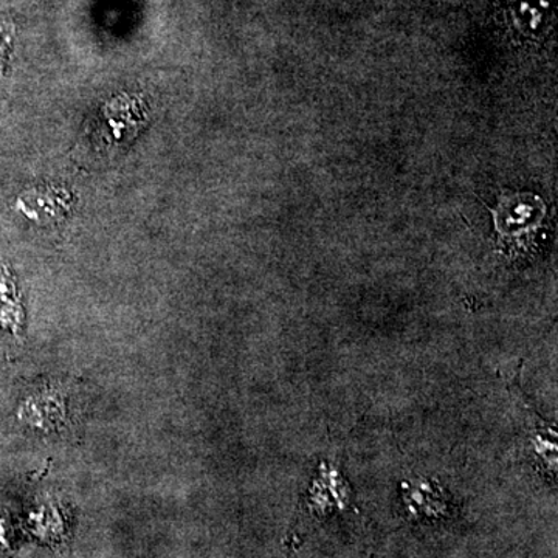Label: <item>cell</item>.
<instances>
[{"label":"cell","instance_id":"cell-1","mask_svg":"<svg viewBox=\"0 0 558 558\" xmlns=\"http://www.w3.org/2000/svg\"><path fill=\"white\" fill-rule=\"evenodd\" d=\"M146 110L138 97H117L106 102L95 117L87 140L100 153L113 154L126 148L145 126Z\"/></svg>","mask_w":558,"mask_h":558},{"label":"cell","instance_id":"cell-4","mask_svg":"<svg viewBox=\"0 0 558 558\" xmlns=\"http://www.w3.org/2000/svg\"><path fill=\"white\" fill-rule=\"evenodd\" d=\"M11 296H14V288H11L9 275L0 270V323L3 328L16 330L21 323Z\"/></svg>","mask_w":558,"mask_h":558},{"label":"cell","instance_id":"cell-2","mask_svg":"<svg viewBox=\"0 0 558 558\" xmlns=\"http://www.w3.org/2000/svg\"><path fill=\"white\" fill-rule=\"evenodd\" d=\"M72 196L60 189H36L21 194L16 202L17 211L38 223H50L68 216Z\"/></svg>","mask_w":558,"mask_h":558},{"label":"cell","instance_id":"cell-3","mask_svg":"<svg viewBox=\"0 0 558 558\" xmlns=\"http://www.w3.org/2000/svg\"><path fill=\"white\" fill-rule=\"evenodd\" d=\"M54 395L32 396L22 403L21 421L36 428H51L62 416V400Z\"/></svg>","mask_w":558,"mask_h":558}]
</instances>
